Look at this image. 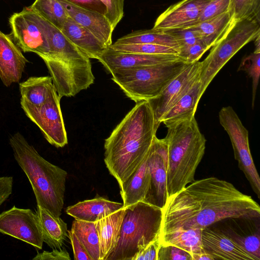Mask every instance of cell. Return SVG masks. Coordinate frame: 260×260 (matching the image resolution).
Masks as SVG:
<instances>
[{
  "instance_id": "6da1fadb",
  "label": "cell",
  "mask_w": 260,
  "mask_h": 260,
  "mask_svg": "<svg viewBox=\"0 0 260 260\" xmlns=\"http://www.w3.org/2000/svg\"><path fill=\"white\" fill-rule=\"evenodd\" d=\"M259 215L260 207L250 196L229 182L210 177L195 180L168 198L162 208L160 234L179 229L203 230L226 218Z\"/></svg>"
},
{
  "instance_id": "7a4b0ae2",
  "label": "cell",
  "mask_w": 260,
  "mask_h": 260,
  "mask_svg": "<svg viewBox=\"0 0 260 260\" xmlns=\"http://www.w3.org/2000/svg\"><path fill=\"white\" fill-rule=\"evenodd\" d=\"M159 125L149 101H141L105 139V164L119 187L143 161Z\"/></svg>"
},
{
  "instance_id": "3957f363",
  "label": "cell",
  "mask_w": 260,
  "mask_h": 260,
  "mask_svg": "<svg viewBox=\"0 0 260 260\" xmlns=\"http://www.w3.org/2000/svg\"><path fill=\"white\" fill-rule=\"evenodd\" d=\"M167 133L166 167L168 198L194 179L196 171L205 153L206 139L195 116L166 125Z\"/></svg>"
},
{
  "instance_id": "277c9868",
  "label": "cell",
  "mask_w": 260,
  "mask_h": 260,
  "mask_svg": "<svg viewBox=\"0 0 260 260\" xmlns=\"http://www.w3.org/2000/svg\"><path fill=\"white\" fill-rule=\"evenodd\" d=\"M17 162L27 176L37 206L60 217L64 205L67 172L41 156L19 133L10 138Z\"/></svg>"
},
{
  "instance_id": "5b68a950",
  "label": "cell",
  "mask_w": 260,
  "mask_h": 260,
  "mask_svg": "<svg viewBox=\"0 0 260 260\" xmlns=\"http://www.w3.org/2000/svg\"><path fill=\"white\" fill-rule=\"evenodd\" d=\"M123 208L117 243L105 260H133L140 250L159 238L161 208L144 202Z\"/></svg>"
},
{
  "instance_id": "8992f818",
  "label": "cell",
  "mask_w": 260,
  "mask_h": 260,
  "mask_svg": "<svg viewBox=\"0 0 260 260\" xmlns=\"http://www.w3.org/2000/svg\"><path fill=\"white\" fill-rule=\"evenodd\" d=\"M188 64L183 60L121 71L112 80L136 103L158 97Z\"/></svg>"
},
{
  "instance_id": "52a82bcc",
  "label": "cell",
  "mask_w": 260,
  "mask_h": 260,
  "mask_svg": "<svg viewBox=\"0 0 260 260\" xmlns=\"http://www.w3.org/2000/svg\"><path fill=\"white\" fill-rule=\"evenodd\" d=\"M260 35V21L255 19L236 22L212 47L201 62L199 80L205 91L217 74L243 47Z\"/></svg>"
},
{
  "instance_id": "ba28073f",
  "label": "cell",
  "mask_w": 260,
  "mask_h": 260,
  "mask_svg": "<svg viewBox=\"0 0 260 260\" xmlns=\"http://www.w3.org/2000/svg\"><path fill=\"white\" fill-rule=\"evenodd\" d=\"M220 125L228 134L234 157L251 188L260 198V178L251 154L248 131L231 106L222 107L218 113Z\"/></svg>"
},
{
  "instance_id": "9c48e42d",
  "label": "cell",
  "mask_w": 260,
  "mask_h": 260,
  "mask_svg": "<svg viewBox=\"0 0 260 260\" xmlns=\"http://www.w3.org/2000/svg\"><path fill=\"white\" fill-rule=\"evenodd\" d=\"M60 99L54 88L46 102L40 106L20 100L21 108L27 117L39 127L46 140L57 148L63 147L68 144Z\"/></svg>"
},
{
  "instance_id": "30bf717a",
  "label": "cell",
  "mask_w": 260,
  "mask_h": 260,
  "mask_svg": "<svg viewBox=\"0 0 260 260\" xmlns=\"http://www.w3.org/2000/svg\"><path fill=\"white\" fill-rule=\"evenodd\" d=\"M11 36L16 45L23 52H31L40 57L47 55L49 46L42 21L37 13L25 7L9 18Z\"/></svg>"
},
{
  "instance_id": "8fae6325",
  "label": "cell",
  "mask_w": 260,
  "mask_h": 260,
  "mask_svg": "<svg viewBox=\"0 0 260 260\" xmlns=\"http://www.w3.org/2000/svg\"><path fill=\"white\" fill-rule=\"evenodd\" d=\"M0 233L42 249L43 238L38 215L30 209L14 206L0 214Z\"/></svg>"
},
{
  "instance_id": "7c38bea8",
  "label": "cell",
  "mask_w": 260,
  "mask_h": 260,
  "mask_svg": "<svg viewBox=\"0 0 260 260\" xmlns=\"http://www.w3.org/2000/svg\"><path fill=\"white\" fill-rule=\"evenodd\" d=\"M166 144L164 139L155 136L149 151L150 173L148 189L144 202L162 208L168 199L166 157Z\"/></svg>"
},
{
  "instance_id": "4fadbf2b",
  "label": "cell",
  "mask_w": 260,
  "mask_h": 260,
  "mask_svg": "<svg viewBox=\"0 0 260 260\" xmlns=\"http://www.w3.org/2000/svg\"><path fill=\"white\" fill-rule=\"evenodd\" d=\"M201 62L188 64L166 87L156 98L149 101L157 121L181 98L199 79Z\"/></svg>"
},
{
  "instance_id": "5bb4252c",
  "label": "cell",
  "mask_w": 260,
  "mask_h": 260,
  "mask_svg": "<svg viewBox=\"0 0 260 260\" xmlns=\"http://www.w3.org/2000/svg\"><path fill=\"white\" fill-rule=\"evenodd\" d=\"M111 74L146 66L182 60L177 55L145 54L117 51L107 48L97 59Z\"/></svg>"
},
{
  "instance_id": "9a60e30c",
  "label": "cell",
  "mask_w": 260,
  "mask_h": 260,
  "mask_svg": "<svg viewBox=\"0 0 260 260\" xmlns=\"http://www.w3.org/2000/svg\"><path fill=\"white\" fill-rule=\"evenodd\" d=\"M209 0H182L168 8L156 19L152 28L161 31L180 29L196 24Z\"/></svg>"
},
{
  "instance_id": "2e32d148",
  "label": "cell",
  "mask_w": 260,
  "mask_h": 260,
  "mask_svg": "<svg viewBox=\"0 0 260 260\" xmlns=\"http://www.w3.org/2000/svg\"><path fill=\"white\" fill-rule=\"evenodd\" d=\"M28 61L9 35L0 31V78L7 87L20 80Z\"/></svg>"
},
{
  "instance_id": "e0dca14e",
  "label": "cell",
  "mask_w": 260,
  "mask_h": 260,
  "mask_svg": "<svg viewBox=\"0 0 260 260\" xmlns=\"http://www.w3.org/2000/svg\"><path fill=\"white\" fill-rule=\"evenodd\" d=\"M69 16L93 34L107 48L112 44L113 29L104 14L82 8L67 0H58Z\"/></svg>"
},
{
  "instance_id": "ac0fdd59",
  "label": "cell",
  "mask_w": 260,
  "mask_h": 260,
  "mask_svg": "<svg viewBox=\"0 0 260 260\" xmlns=\"http://www.w3.org/2000/svg\"><path fill=\"white\" fill-rule=\"evenodd\" d=\"M204 249L216 259L254 260L225 233L207 228L202 230Z\"/></svg>"
},
{
  "instance_id": "d6986e66",
  "label": "cell",
  "mask_w": 260,
  "mask_h": 260,
  "mask_svg": "<svg viewBox=\"0 0 260 260\" xmlns=\"http://www.w3.org/2000/svg\"><path fill=\"white\" fill-rule=\"evenodd\" d=\"M64 36L90 59H96L108 48L90 31L68 17L60 30Z\"/></svg>"
},
{
  "instance_id": "ffe728a7",
  "label": "cell",
  "mask_w": 260,
  "mask_h": 260,
  "mask_svg": "<svg viewBox=\"0 0 260 260\" xmlns=\"http://www.w3.org/2000/svg\"><path fill=\"white\" fill-rule=\"evenodd\" d=\"M123 207V203L99 197L69 206L66 211L75 219L95 222Z\"/></svg>"
},
{
  "instance_id": "44dd1931",
  "label": "cell",
  "mask_w": 260,
  "mask_h": 260,
  "mask_svg": "<svg viewBox=\"0 0 260 260\" xmlns=\"http://www.w3.org/2000/svg\"><path fill=\"white\" fill-rule=\"evenodd\" d=\"M149 151L140 166L120 186L123 207L143 202L145 199L150 180Z\"/></svg>"
},
{
  "instance_id": "7402d4cb",
  "label": "cell",
  "mask_w": 260,
  "mask_h": 260,
  "mask_svg": "<svg viewBox=\"0 0 260 260\" xmlns=\"http://www.w3.org/2000/svg\"><path fill=\"white\" fill-rule=\"evenodd\" d=\"M124 211L123 207L95 222L100 243V260H105L116 245Z\"/></svg>"
},
{
  "instance_id": "603a6c76",
  "label": "cell",
  "mask_w": 260,
  "mask_h": 260,
  "mask_svg": "<svg viewBox=\"0 0 260 260\" xmlns=\"http://www.w3.org/2000/svg\"><path fill=\"white\" fill-rule=\"evenodd\" d=\"M199 79L162 117L160 123L166 125L195 116L197 106L205 92Z\"/></svg>"
},
{
  "instance_id": "cb8c5ba5",
  "label": "cell",
  "mask_w": 260,
  "mask_h": 260,
  "mask_svg": "<svg viewBox=\"0 0 260 260\" xmlns=\"http://www.w3.org/2000/svg\"><path fill=\"white\" fill-rule=\"evenodd\" d=\"M36 213L41 226L43 241L52 249H61L68 236L67 223L44 208L37 206Z\"/></svg>"
},
{
  "instance_id": "d4e9b609",
  "label": "cell",
  "mask_w": 260,
  "mask_h": 260,
  "mask_svg": "<svg viewBox=\"0 0 260 260\" xmlns=\"http://www.w3.org/2000/svg\"><path fill=\"white\" fill-rule=\"evenodd\" d=\"M235 23L227 11L214 18L184 28H191L197 31L201 41L210 49L225 35Z\"/></svg>"
},
{
  "instance_id": "484cf974",
  "label": "cell",
  "mask_w": 260,
  "mask_h": 260,
  "mask_svg": "<svg viewBox=\"0 0 260 260\" xmlns=\"http://www.w3.org/2000/svg\"><path fill=\"white\" fill-rule=\"evenodd\" d=\"M114 44H151L172 48L177 50L178 53L180 51V42L173 32L153 28L132 31L119 38Z\"/></svg>"
},
{
  "instance_id": "4316f807",
  "label": "cell",
  "mask_w": 260,
  "mask_h": 260,
  "mask_svg": "<svg viewBox=\"0 0 260 260\" xmlns=\"http://www.w3.org/2000/svg\"><path fill=\"white\" fill-rule=\"evenodd\" d=\"M203 229H179L161 234L159 243L161 245H171L177 246L191 255L202 251L204 248L202 241Z\"/></svg>"
},
{
  "instance_id": "83f0119b",
  "label": "cell",
  "mask_w": 260,
  "mask_h": 260,
  "mask_svg": "<svg viewBox=\"0 0 260 260\" xmlns=\"http://www.w3.org/2000/svg\"><path fill=\"white\" fill-rule=\"evenodd\" d=\"M54 88L50 76L30 77L19 84L21 100L34 106H40Z\"/></svg>"
},
{
  "instance_id": "f1b7e54d",
  "label": "cell",
  "mask_w": 260,
  "mask_h": 260,
  "mask_svg": "<svg viewBox=\"0 0 260 260\" xmlns=\"http://www.w3.org/2000/svg\"><path fill=\"white\" fill-rule=\"evenodd\" d=\"M71 230L93 260H100V243L95 222L75 219Z\"/></svg>"
},
{
  "instance_id": "f546056e",
  "label": "cell",
  "mask_w": 260,
  "mask_h": 260,
  "mask_svg": "<svg viewBox=\"0 0 260 260\" xmlns=\"http://www.w3.org/2000/svg\"><path fill=\"white\" fill-rule=\"evenodd\" d=\"M28 7L60 30L69 16L58 0H35Z\"/></svg>"
},
{
  "instance_id": "4dcf8cb0",
  "label": "cell",
  "mask_w": 260,
  "mask_h": 260,
  "mask_svg": "<svg viewBox=\"0 0 260 260\" xmlns=\"http://www.w3.org/2000/svg\"><path fill=\"white\" fill-rule=\"evenodd\" d=\"M228 11L236 22L249 19L260 21V0H230Z\"/></svg>"
},
{
  "instance_id": "1f68e13d",
  "label": "cell",
  "mask_w": 260,
  "mask_h": 260,
  "mask_svg": "<svg viewBox=\"0 0 260 260\" xmlns=\"http://www.w3.org/2000/svg\"><path fill=\"white\" fill-rule=\"evenodd\" d=\"M114 50L126 52L145 54H173L178 55L175 49L165 46L151 44H112L110 47Z\"/></svg>"
},
{
  "instance_id": "d6a6232c",
  "label": "cell",
  "mask_w": 260,
  "mask_h": 260,
  "mask_svg": "<svg viewBox=\"0 0 260 260\" xmlns=\"http://www.w3.org/2000/svg\"><path fill=\"white\" fill-rule=\"evenodd\" d=\"M238 70H244L252 79V108L253 109L260 76V52H253L243 58Z\"/></svg>"
},
{
  "instance_id": "836d02e7",
  "label": "cell",
  "mask_w": 260,
  "mask_h": 260,
  "mask_svg": "<svg viewBox=\"0 0 260 260\" xmlns=\"http://www.w3.org/2000/svg\"><path fill=\"white\" fill-rule=\"evenodd\" d=\"M244 250L250 255L254 260H260V239L259 232L246 236H241L236 233L224 232Z\"/></svg>"
},
{
  "instance_id": "e575fe53",
  "label": "cell",
  "mask_w": 260,
  "mask_h": 260,
  "mask_svg": "<svg viewBox=\"0 0 260 260\" xmlns=\"http://www.w3.org/2000/svg\"><path fill=\"white\" fill-rule=\"evenodd\" d=\"M100 1L105 6V16L114 29L124 16V0Z\"/></svg>"
},
{
  "instance_id": "d590c367",
  "label": "cell",
  "mask_w": 260,
  "mask_h": 260,
  "mask_svg": "<svg viewBox=\"0 0 260 260\" xmlns=\"http://www.w3.org/2000/svg\"><path fill=\"white\" fill-rule=\"evenodd\" d=\"M229 4L230 0L209 1L202 9L196 23L211 19L228 11Z\"/></svg>"
},
{
  "instance_id": "8d00e7d4",
  "label": "cell",
  "mask_w": 260,
  "mask_h": 260,
  "mask_svg": "<svg viewBox=\"0 0 260 260\" xmlns=\"http://www.w3.org/2000/svg\"><path fill=\"white\" fill-rule=\"evenodd\" d=\"M157 260H192L191 254L177 246L159 244Z\"/></svg>"
},
{
  "instance_id": "74e56055",
  "label": "cell",
  "mask_w": 260,
  "mask_h": 260,
  "mask_svg": "<svg viewBox=\"0 0 260 260\" xmlns=\"http://www.w3.org/2000/svg\"><path fill=\"white\" fill-rule=\"evenodd\" d=\"M209 48L202 41H199L180 52L178 56L187 64L199 61Z\"/></svg>"
},
{
  "instance_id": "f35d334b",
  "label": "cell",
  "mask_w": 260,
  "mask_h": 260,
  "mask_svg": "<svg viewBox=\"0 0 260 260\" xmlns=\"http://www.w3.org/2000/svg\"><path fill=\"white\" fill-rule=\"evenodd\" d=\"M171 31L176 35L180 42V51L179 53L190 46L201 41L198 32L191 28L186 27Z\"/></svg>"
},
{
  "instance_id": "ab89813d",
  "label": "cell",
  "mask_w": 260,
  "mask_h": 260,
  "mask_svg": "<svg viewBox=\"0 0 260 260\" xmlns=\"http://www.w3.org/2000/svg\"><path fill=\"white\" fill-rule=\"evenodd\" d=\"M68 237L72 246L75 260H93L72 230L68 231Z\"/></svg>"
},
{
  "instance_id": "60d3db41",
  "label": "cell",
  "mask_w": 260,
  "mask_h": 260,
  "mask_svg": "<svg viewBox=\"0 0 260 260\" xmlns=\"http://www.w3.org/2000/svg\"><path fill=\"white\" fill-rule=\"evenodd\" d=\"M159 239L156 240L140 250L133 260H157V254L159 246Z\"/></svg>"
},
{
  "instance_id": "b9f144b4",
  "label": "cell",
  "mask_w": 260,
  "mask_h": 260,
  "mask_svg": "<svg viewBox=\"0 0 260 260\" xmlns=\"http://www.w3.org/2000/svg\"><path fill=\"white\" fill-rule=\"evenodd\" d=\"M34 260H71L69 253L61 249H53L52 251H44L38 253L33 258Z\"/></svg>"
},
{
  "instance_id": "7bdbcfd3",
  "label": "cell",
  "mask_w": 260,
  "mask_h": 260,
  "mask_svg": "<svg viewBox=\"0 0 260 260\" xmlns=\"http://www.w3.org/2000/svg\"><path fill=\"white\" fill-rule=\"evenodd\" d=\"M82 8L104 14L106 13L105 6L100 0H67Z\"/></svg>"
},
{
  "instance_id": "ee69618b",
  "label": "cell",
  "mask_w": 260,
  "mask_h": 260,
  "mask_svg": "<svg viewBox=\"0 0 260 260\" xmlns=\"http://www.w3.org/2000/svg\"><path fill=\"white\" fill-rule=\"evenodd\" d=\"M13 179L11 176L0 177V206L9 198L13 191Z\"/></svg>"
},
{
  "instance_id": "f6af8a7d",
  "label": "cell",
  "mask_w": 260,
  "mask_h": 260,
  "mask_svg": "<svg viewBox=\"0 0 260 260\" xmlns=\"http://www.w3.org/2000/svg\"><path fill=\"white\" fill-rule=\"evenodd\" d=\"M191 256L192 260H215L211 254L204 249L200 252L192 253Z\"/></svg>"
},
{
  "instance_id": "bcb514c9",
  "label": "cell",
  "mask_w": 260,
  "mask_h": 260,
  "mask_svg": "<svg viewBox=\"0 0 260 260\" xmlns=\"http://www.w3.org/2000/svg\"><path fill=\"white\" fill-rule=\"evenodd\" d=\"M254 41L255 49L254 52H260V35L258 36Z\"/></svg>"
},
{
  "instance_id": "7dc6e473",
  "label": "cell",
  "mask_w": 260,
  "mask_h": 260,
  "mask_svg": "<svg viewBox=\"0 0 260 260\" xmlns=\"http://www.w3.org/2000/svg\"><path fill=\"white\" fill-rule=\"evenodd\" d=\"M209 1H210V0H209Z\"/></svg>"
}]
</instances>
